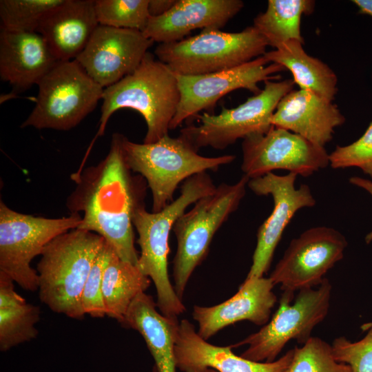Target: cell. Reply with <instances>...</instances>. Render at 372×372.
<instances>
[{
    "label": "cell",
    "instance_id": "cell-1",
    "mask_svg": "<svg viewBox=\"0 0 372 372\" xmlns=\"http://www.w3.org/2000/svg\"><path fill=\"white\" fill-rule=\"evenodd\" d=\"M122 136L112 135L108 154L96 166L72 175L77 185L67 205L72 214L83 213L78 229L101 236L121 260L137 265L133 217L143 196L125 161Z\"/></svg>",
    "mask_w": 372,
    "mask_h": 372
},
{
    "label": "cell",
    "instance_id": "cell-2",
    "mask_svg": "<svg viewBox=\"0 0 372 372\" xmlns=\"http://www.w3.org/2000/svg\"><path fill=\"white\" fill-rule=\"evenodd\" d=\"M216 188L207 172L200 173L187 179L179 196L160 211L149 212L142 204L134 212L133 225L141 248L137 266L153 281L157 294L156 306L169 320H178L185 310L169 278V233L188 206L213 193Z\"/></svg>",
    "mask_w": 372,
    "mask_h": 372
},
{
    "label": "cell",
    "instance_id": "cell-3",
    "mask_svg": "<svg viewBox=\"0 0 372 372\" xmlns=\"http://www.w3.org/2000/svg\"><path fill=\"white\" fill-rule=\"evenodd\" d=\"M99 127L95 139L103 136L108 120L118 110L130 108L144 118V143L168 134L180 101L176 74L148 52L138 68L118 82L104 88Z\"/></svg>",
    "mask_w": 372,
    "mask_h": 372
},
{
    "label": "cell",
    "instance_id": "cell-4",
    "mask_svg": "<svg viewBox=\"0 0 372 372\" xmlns=\"http://www.w3.org/2000/svg\"><path fill=\"white\" fill-rule=\"evenodd\" d=\"M104 243L97 234L78 228L51 240L40 255L36 269L41 302L56 313L83 319V287Z\"/></svg>",
    "mask_w": 372,
    "mask_h": 372
},
{
    "label": "cell",
    "instance_id": "cell-5",
    "mask_svg": "<svg viewBox=\"0 0 372 372\" xmlns=\"http://www.w3.org/2000/svg\"><path fill=\"white\" fill-rule=\"evenodd\" d=\"M122 149L129 169L144 177L152 195V211L172 203L179 183L207 170H217L234 161V155L206 157L183 136L169 134L152 143H136L122 136Z\"/></svg>",
    "mask_w": 372,
    "mask_h": 372
},
{
    "label": "cell",
    "instance_id": "cell-6",
    "mask_svg": "<svg viewBox=\"0 0 372 372\" xmlns=\"http://www.w3.org/2000/svg\"><path fill=\"white\" fill-rule=\"evenodd\" d=\"M266 39L252 25L239 32L203 30L183 40L159 43L157 59L175 74L203 75L231 69L266 52Z\"/></svg>",
    "mask_w": 372,
    "mask_h": 372
},
{
    "label": "cell",
    "instance_id": "cell-7",
    "mask_svg": "<svg viewBox=\"0 0 372 372\" xmlns=\"http://www.w3.org/2000/svg\"><path fill=\"white\" fill-rule=\"evenodd\" d=\"M249 180L244 175L234 184L221 183L174 223L177 250L173 260V287L181 300L194 270L207 256L214 234L245 196Z\"/></svg>",
    "mask_w": 372,
    "mask_h": 372
},
{
    "label": "cell",
    "instance_id": "cell-8",
    "mask_svg": "<svg viewBox=\"0 0 372 372\" xmlns=\"http://www.w3.org/2000/svg\"><path fill=\"white\" fill-rule=\"evenodd\" d=\"M38 86L34 107L21 127L70 130L94 110L104 90L75 59L59 61Z\"/></svg>",
    "mask_w": 372,
    "mask_h": 372
},
{
    "label": "cell",
    "instance_id": "cell-9",
    "mask_svg": "<svg viewBox=\"0 0 372 372\" xmlns=\"http://www.w3.org/2000/svg\"><path fill=\"white\" fill-rule=\"evenodd\" d=\"M332 286L324 278L317 288L304 289L294 293L283 291L278 309L272 318L258 331L233 347L247 344L240 356L255 361L276 360L291 340L304 344L311 337L316 326L326 318L330 306Z\"/></svg>",
    "mask_w": 372,
    "mask_h": 372
},
{
    "label": "cell",
    "instance_id": "cell-10",
    "mask_svg": "<svg viewBox=\"0 0 372 372\" xmlns=\"http://www.w3.org/2000/svg\"><path fill=\"white\" fill-rule=\"evenodd\" d=\"M79 214L59 218L34 216L17 212L0 203V272L22 289H39L37 270L30 264L54 238L78 228Z\"/></svg>",
    "mask_w": 372,
    "mask_h": 372
},
{
    "label": "cell",
    "instance_id": "cell-11",
    "mask_svg": "<svg viewBox=\"0 0 372 372\" xmlns=\"http://www.w3.org/2000/svg\"><path fill=\"white\" fill-rule=\"evenodd\" d=\"M294 84L293 79L266 81L264 89L238 106L223 107L217 115H198L200 125L183 128L180 135L198 151L206 147L223 149L238 139L265 134L273 126L271 118L278 103L293 90Z\"/></svg>",
    "mask_w": 372,
    "mask_h": 372
},
{
    "label": "cell",
    "instance_id": "cell-12",
    "mask_svg": "<svg viewBox=\"0 0 372 372\" xmlns=\"http://www.w3.org/2000/svg\"><path fill=\"white\" fill-rule=\"evenodd\" d=\"M345 237L335 229L321 226L293 239L269 278L282 291L295 293L318 286L325 274L342 259Z\"/></svg>",
    "mask_w": 372,
    "mask_h": 372
},
{
    "label": "cell",
    "instance_id": "cell-13",
    "mask_svg": "<svg viewBox=\"0 0 372 372\" xmlns=\"http://www.w3.org/2000/svg\"><path fill=\"white\" fill-rule=\"evenodd\" d=\"M241 169L249 179L284 169L309 176L329 165V154L298 134L272 126L265 134L243 139Z\"/></svg>",
    "mask_w": 372,
    "mask_h": 372
},
{
    "label": "cell",
    "instance_id": "cell-14",
    "mask_svg": "<svg viewBox=\"0 0 372 372\" xmlns=\"http://www.w3.org/2000/svg\"><path fill=\"white\" fill-rule=\"evenodd\" d=\"M283 66L269 63L263 56L237 67L203 75L176 74L180 101L169 130L178 127L202 110H207L227 94L246 89L254 94L261 90L258 84L274 79Z\"/></svg>",
    "mask_w": 372,
    "mask_h": 372
},
{
    "label": "cell",
    "instance_id": "cell-15",
    "mask_svg": "<svg viewBox=\"0 0 372 372\" xmlns=\"http://www.w3.org/2000/svg\"><path fill=\"white\" fill-rule=\"evenodd\" d=\"M297 176L293 173L278 176L270 172L248 181L247 186L256 195L272 196L273 207L258 230L252 264L246 278L263 277L270 267L283 231L294 214L302 208L311 207L316 204L307 185L296 188Z\"/></svg>",
    "mask_w": 372,
    "mask_h": 372
},
{
    "label": "cell",
    "instance_id": "cell-16",
    "mask_svg": "<svg viewBox=\"0 0 372 372\" xmlns=\"http://www.w3.org/2000/svg\"><path fill=\"white\" fill-rule=\"evenodd\" d=\"M154 43L141 31L99 25L75 60L105 88L132 73Z\"/></svg>",
    "mask_w": 372,
    "mask_h": 372
},
{
    "label": "cell",
    "instance_id": "cell-17",
    "mask_svg": "<svg viewBox=\"0 0 372 372\" xmlns=\"http://www.w3.org/2000/svg\"><path fill=\"white\" fill-rule=\"evenodd\" d=\"M172 333L177 369L183 372H287L294 349L271 362H255L235 355L232 346L208 343L187 320H172Z\"/></svg>",
    "mask_w": 372,
    "mask_h": 372
},
{
    "label": "cell",
    "instance_id": "cell-18",
    "mask_svg": "<svg viewBox=\"0 0 372 372\" xmlns=\"http://www.w3.org/2000/svg\"><path fill=\"white\" fill-rule=\"evenodd\" d=\"M273 287L269 277L246 278L227 300L213 307L194 306L193 318L198 323V335L207 340L227 326L242 320L264 326L277 302Z\"/></svg>",
    "mask_w": 372,
    "mask_h": 372
},
{
    "label": "cell",
    "instance_id": "cell-19",
    "mask_svg": "<svg viewBox=\"0 0 372 372\" xmlns=\"http://www.w3.org/2000/svg\"><path fill=\"white\" fill-rule=\"evenodd\" d=\"M243 6L240 0H177L166 13L150 17L143 33L159 43L178 41L195 29L220 30Z\"/></svg>",
    "mask_w": 372,
    "mask_h": 372
},
{
    "label": "cell",
    "instance_id": "cell-20",
    "mask_svg": "<svg viewBox=\"0 0 372 372\" xmlns=\"http://www.w3.org/2000/svg\"><path fill=\"white\" fill-rule=\"evenodd\" d=\"M344 121L345 117L332 101L302 89L284 96L271 118L273 126L323 147L332 140L334 129Z\"/></svg>",
    "mask_w": 372,
    "mask_h": 372
},
{
    "label": "cell",
    "instance_id": "cell-21",
    "mask_svg": "<svg viewBox=\"0 0 372 372\" xmlns=\"http://www.w3.org/2000/svg\"><path fill=\"white\" fill-rule=\"evenodd\" d=\"M58 62L39 33L1 28L0 77L13 95L38 85Z\"/></svg>",
    "mask_w": 372,
    "mask_h": 372
},
{
    "label": "cell",
    "instance_id": "cell-22",
    "mask_svg": "<svg viewBox=\"0 0 372 372\" xmlns=\"http://www.w3.org/2000/svg\"><path fill=\"white\" fill-rule=\"evenodd\" d=\"M93 0H63L43 17L39 33L59 61L76 59L99 25Z\"/></svg>",
    "mask_w": 372,
    "mask_h": 372
},
{
    "label": "cell",
    "instance_id": "cell-23",
    "mask_svg": "<svg viewBox=\"0 0 372 372\" xmlns=\"http://www.w3.org/2000/svg\"><path fill=\"white\" fill-rule=\"evenodd\" d=\"M154 298L145 292L132 302L122 322L144 338L156 372H176L172 322L156 309Z\"/></svg>",
    "mask_w": 372,
    "mask_h": 372
},
{
    "label": "cell",
    "instance_id": "cell-24",
    "mask_svg": "<svg viewBox=\"0 0 372 372\" xmlns=\"http://www.w3.org/2000/svg\"><path fill=\"white\" fill-rule=\"evenodd\" d=\"M302 43L293 40L277 49L266 52L263 56L269 62L289 70L300 89L311 91L332 101L338 92L335 72L320 59L309 56Z\"/></svg>",
    "mask_w": 372,
    "mask_h": 372
},
{
    "label": "cell",
    "instance_id": "cell-25",
    "mask_svg": "<svg viewBox=\"0 0 372 372\" xmlns=\"http://www.w3.org/2000/svg\"><path fill=\"white\" fill-rule=\"evenodd\" d=\"M39 306L28 303L15 290L14 281L0 272V350L6 352L38 335Z\"/></svg>",
    "mask_w": 372,
    "mask_h": 372
},
{
    "label": "cell",
    "instance_id": "cell-26",
    "mask_svg": "<svg viewBox=\"0 0 372 372\" xmlns=\"http://www.w3.org/2000/svg\"><path fill=\"white\" fill-rule=\"evenodd\" d=\"M150 285L137 265L113 253L103 273V300L106 316L122 323L134 300Z\"/></svg>",
    "mask_w": 372,
    "mask_h": 372
},
{
    "label": "cell",
    "instance_id": "cell-27",
    "mask_svg": "<svg viewBox=\"0 0 372 372\" xmlns=\"http://www.w3.org/2000/svg\"><path fill=\"white\" fill-rule=\"evenodd\" d=\"M315 4L312 0H269L266 10L254 18L253 26L275 49L293 40L304 43L301 18L311 14Z\"/></svg>",
    "mask_w": 372,
    "mask_h": 372
},
{
    "label": "cell",
    "instance_id": "cell-28",
    "mask_svg": "<svg viewBox=\"0 0 372 372\" xmlns=\"http://www.w3.org/2000/svg\"><path fill=\"white\" fill-rule=\"evenodd\" d=\"M149 0H95L99 25L143 32L150 17Z\"/></svg>",
    "mask_w": 372,
    "mask_h": 372
},
{
    "label": "cell",
    "instance_id": "cell-29",
    "mask_svg": "<svg viewBox=\"0 0 372 372\" xmlns=\"http://www.w3.org/2000/svg\"><path fill=\"white\" fill-rule=\"evenodd\" d=\"M63 0H1V28L14 32H37L40 22Z\"/></svg>",
    "mask_w": 372,
    "mask_h": 372
},
{
    "label": "cell",
    "instance_id": "cell-30",
    "mask_svg": "<svg viewBox=\"0 0 372 372\" xmlns=\"http://www.w3.org/2000/svg\"><path fill=\"white\" fill-rule=\"evenodd\" d=\"M287 372H352L347 364L335 360L331 345L311 337L301 347H295Z\"/></svg>",
    "mask_w": 372,
    "mask_h": 372
},
{
    "label": "cell",
    "instance_id": "cell-31",
    "mask_svg": "<svg viewBox=\"0 0 372 372\" xmlns=\"http://www.w3.org/2000/svg\"><path fill=\"white\" fill-rule=\"evenodd\" d=\"M366 335L351 342L344 336L335 338L331 345L335 360L350 366L352 372H372V321L361 326Z\"/></svg>",
    "mask_w": 372,
    "mask_h": 372
},
{
    "label": "cell",
    "instance_id": "cell-32",
    "mask_svg": "<svg viewBox=\"0 0 372 372\" xmlns=\"http://www.w3.org/2000/svg\"><path fill=\"white\" fill-rule=\"evenodd\" d=\"M114 252L105 241L83 287L82 307L85 314L92 318H103L106 316L102 294L103 278L105 267Z\"/></svg>",
    "mask_w": 372,
    "mask_h": 372
},
{
    "label": "cell",
    "instance_id": "cell-33",
    "mask_svg": "<svg viewBox=\"0 0 372 372\" xmlns=\"http://www.w3.org/2000/svg\"><path fill=\"white\" fill-rule=\"evenodd\" d=\"M329 165L333 169L356 167L372 176V122L362 136L345 146H337L329 154Z\"/></svg>",
    "mask_w": 372,
    "mask_h": 372
},
{
    "label": "cell",
    "instance_id": "cell-34",
    "mask_svg": "<svg viewBox=\"0 0 372 372\" xmlns=\"http://www.w3.org/2000/svg\"><path fill=\"white\" fill-rule=\"evenodd\" d=\"M176 3V0H149L150 17H158L166 13Z\"/></svg>",
    "mask_w": 372,
    "mask_h": 372
},
{
    "label": "cell",
    "instance_id": "cell-35",
    "mask_svg": "<svg viewBox=\"0 0 372 372\" xmlns=\"http://www.w3.org/2000/svg\"><path fill=\"white\" fill-rule=\"evenodd\" d=\"M349 182L358 187H360L367 191L372 196V181L358 176L350 178ZM365 241L367 244L372 241V231L365 237Z\"/></svg>",
    "mask_w": 372,
    "mask_h": 372
},
{
    "label": "cell",
    "instance_id": "cell-36",
    "mask_svg": "<svg viewBox=\"0 0 372 372\" xmlns=\"http://www.w3.org/2000/svg\"><path fill=\"white\" fill-rule=\"evenodd\" d=\"M352 3L358 8V12L372 17V0H353Z\"/></svg>",
    "mask_w": 372,
    "mask_h": 372
},
{
    "label": "cell",
    "instance_id": "cell-37",
    "mask_svg": "<svg viewBox=\"0 0 372 372\" xmlns=\"http://www.w3.org/2000/svg\"><path fill=\"white\" fill-rule=\"evenodd\" d=\"M205 372H217V371H215V370H213V369H208V370L206 371Z\"/></svg>",
    "mask_w": 372,
    "mask_h": 372
}]
</instances>
